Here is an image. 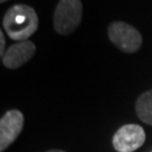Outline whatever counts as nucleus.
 Segmentation results:
<instances>
[{"instance_id": "obj_4", "label": "nucleus", "mask_w": 152, "mask_h": 152, "mask_svg": "<svg viewBox=\"0 0 152 152\" xmlns=\"http://www.w3.org/2000/svg\"><path fill=\"white\" fill-rule=\"evenodd\" d=\"M145 142V132L136 124L120 127L113 137V145L117 152H134Z\"/></svg>"}, {"instance_id": "obj_6", "label": "nucleus", "mask_w": 152, "mask_h": 152, "mask_svg": "<svg viewBox=\"0 0 152 152\" xmlns=\"http://www.w3.org/2000/svg\"><path fill=\"white\" fill-rule=\"evenodd\" d=\"M36 51L35 44L31 41L17 42L8 48L2 56V63L8 69H18L32 59Z\"/></svg>"}, {"instance_id": "obj_2", "label": "nucleus", "mask_w": 152, "mask_h": 152, "mask_svg": "<svg viewBox=\"0 0 152 152\" xmlns=\"http://www.w3.org/2000/svg\"><path fill=\"white\" fill-rule=\"evenodd\" d=\"M82 17L81 0H60L53 16V25L60 35H69L76 29Z\"/></svg>"}, {"instance_id": "obj_10", "label": "nucleus", "mask_w": 152, "mask_h": 152, "mask_svg": "<svg viewBox=\"0 0 152 152\" xmlns=\"http://www.w3.org/2000/svg\"><path fill=\"white\" fill-rule=\"evenodd\" d=\"M6 1H7V0H0V2H2V4H4V2H6Z\"/></svg>"}, {"instance_id": "obj_5", "label": "nucleus", "mask_w": 152, "mask_h": 152, "mask_svg": "<svg viewBox=\"0 0 152 152\" xmlns=\"http://www.w3.org/2000/svg\"><path fill=\"white\" fill-rule=\"evenodd\" d=\"M24 126V115L17 109L8 110L0 120V151H5L20 134Z\"/></svg>"}, {"instance_id": "obj_7", "label": "nucleus", "mask_w": 152, "mask_h": 152, "mask_svg": "<svg viewBox=\"0 0 152 152\" xmlns=\"http://www.w3.org/2000/svg\"><path fill=\"white\" fill-rule=\"evenodd\" d=\"M135 110L140 120L152 125V89L140 95L136 100Z\"/></svg>"}, {"instance_id": "obj_1", "label": "nucleus", "mask_w": 152, "mask_h": 152, "mask_svg": "<svg viewBox=\"0 0 152 152\" xmlns=\"http://www.w3.org/2000/svg\"><path fill=\"white\" fill-rule=\"evenodd\" d=\"M2 27L11 39L17 42L27 41L37 31V14L31 6H12L4 17Z\"/></svg>"}, {"instance_id": "obj_8", "label": "nucleus", "mask_w": 152, "mask_h": 152, "mask_svg": "<svg viewBox=\"0 0 152 152\" xmlns=\"http://www.w3.org/2000/svg\"><path fill=\"white\" fill-rule=\"evenodd\" d=\"M5 45H6V39H5V35L2 31H0V54L1 56H4L5 54Z\"/></svg>"}, {"instance_id": "obj_9", "label": "nucleus", "mask_w": 152, "mask_h": 152, "mask_svg": "<svg viewBox=\"0 0 152 152\" xmlns=\"http://www.w3.org/2000/svg\"><path fill=\"white\" fill-rule=\"evenodd\" d=\"M46 152H65V151H62V150H50V151H46Z\"/></svg>"}, {"instance_id": "obj_3", "label": "nucleus", "mask_w": 152, "mask_h": 152, "mask_svg": "<svg viewBox=\"0 0 152 152\" xmlns=\"http://www.w3.org/2000/svg\"><path fill=\"white\" fill-rule=\"evenodd\" d=\"M108 36L110 42L125 53H134L141 48L140 32L124 22H114L109 25Z\"/></svg>"}]
</instances>
